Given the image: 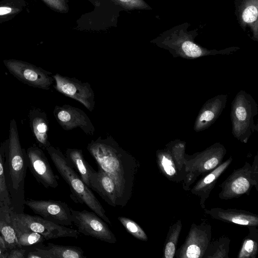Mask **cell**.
Returning a JSON list of instances; mask_svg holds the SVG:
<instances>
[{"instance_id":"35","label":"cell","mask_w":258,"mask_h":258,"mask_svg":"<svg viewBox=\"0 0 258 258\" xmlns=\"http://www.w3.org/2000/svg\"><path fill=\"white\" fill-rule=\"evenodd\" d=\"M45 5L53 11L67 13L69 11V7L64 0H42Z\"/></svg>"},{"instance_id":"22","label":"cell","mask_w":258,"mask_h":258,"mask_svg":"<svg viewBox=\"0 0 258 258\" xmlns=\"http://www.w3.org/2000/svg\"><path fill=\"white\" fill-rule=\"evenodd\" d=\"M12 211V209L9 206L0 204V233L9 250L21 248L13 227Z\"/></svg>"},{"instance_id":"10","label":"cell","mask_w":258,"mask_h":258,"mask_svg":"<svg viewBox=\"0 0 258 258\" xmlns=\"http://www.w3.org/2000/svg\"><path fill=\"white\" fill-rule=\"evenodd\" d=\"M70 209L73 224L80 233L109 243H115L117 241L114 234L106 222L95 212L86 210L77 211L72 208Z\"/></svg>"},{"instance_id":"2","label":"cell","mask_w":258,"mask_h":258,"mask_svg":"<svg viewBox=\"0 0 258 258\" xmlns=\"http://www.w3.org/2000/svg\"><path fill=\"white\" fill-rule=\"evenodd\" d=\"M6 181L15 213H24L25 180L28 167L26 151L22 148L17 125L14 119L10 122L8 140L2 148Z\"/></svg>"},{"instance_id":"3","label":"cell","mask_w":258,"mask_h":258,"mask_svg":"<svg viewBox=\"0 0 258 258\" xmlns=\"http://www.w3.org/2000/svg\"><path fill=\"white\" fill-rule=\"evenodd\" d=\"M190 24L185 22L160 34L151 42L165 49L174 57L192 59L209 55L231 54L240 49L232 46L220 50L209 49L195 42L197 29L187 31Z\"/></svg>"},{"instance_id":"17","label":"cell","mask_w":258,"mask_h":258,"mask_svg":"<svg viewBox=\"0 0 258 258\" xmlns=\"http://www.w3.org/2000/svg\"><path fill=\"white\" fill-rule=\"evenodd\" d=\"M89 188L97 192L109 206H118L116 185L112 178L98 167L90 174Z\"/></svg>"},{"instance_id":"30","label":"cell","mask_w":258,"mask_h":258,"mask_svg":"<svg viewBox=\"0 0 258 258\" xmlns=\"http://www.w3.org/2000/svg\"><path fill=\"white\" fill-rule=\"evenodd\" d=\"M229 243L227 237H221L214 243H210L203 257H228Z\"/></svg>"},{"instance_id":"18","label":"cell","mask_w":258,"mask_h":258,"mask_svg":"<svg viewBox=\"0 0 258 258\" xmlns=\"http://www.w3.org/2000/svg\"><path fill=\"white\" fill-rule=\"evenodd\" d=\"M235 14L238 23L245 31L249 28L252 40L258 41V0H235Z\"/></svg>"},{"instance_id":"27","label":"cell","mask_w":258,"mask_h":258,"mask_svg":"<svg viewBox=\"0 0 258 258\" xmlns=\"http://www.w3.org/2000/svg\"><path fill=\"white\" fill-rule=\"evenodd\" d=\"M25 0H2L0 1V24L9 21L25 8Z\"/></svg>"},{"instance_id":"9","label":"cell","mask_w":258,"mask_h":258,"mask_svg":"<svg viewBox=\"0 0 258 258\" xmlns=\"http://www.w3.org/2000/svg\"><path fill=\"white\" fill-rule=\"evenodd\" d=\"M11 215L19 225L41 234L45 240L62 237L77 238L80 235L77 230L46 220L38 215L32 216L24 213L18 214L13 211Z\"/></svg>"},{"instance_id":"12","label":"cell","mask_w":258,"mask_h":258,"mask_svg":"<svg viewBox=\"0 0 258 258\" xmlns=\"http://www.w3.org/2000/svg\"><path fill=\"white\" fill-rule=\"evenodd\" d=\"M25 205L35 214L46 220L65 226H70L73 224L71 207L65 202L51 200L26 199Z\"/></svg>"},{"instance_id":"5","label":"cell","mask_w":258,"mask_h":258,"mask_svg":"<svg viewBox=\"0 0 258 258\" xmlns=\"http://www.w3.org/2000/svg\"><path fill=\"white\" fill-rule=\"evenodd\" d=\"M257 115L258 104L255 99L245 91H239L232 101L230 113L234 137L246 143L258 132Z\"/></svg>"},{"instance_id":"32","label":"cell","mask_w":258,"mask_h":258,"mask_svg":"<svg viewBox=\"0 0 258 258\" xmlns=\"http://www.w3.org/2000/svg\"><path fill=\"white\" fill-rule=\"evenodd\" d=\"M117 219L126 231L135 238L144 241L148 240L146 233L136 222L123 216H119Z\"/></svg>"},{"instance_id":"16","label":"cell","mask_w":258,"mask_h":258,"mask_svg":"<svg viewBox=\"0 0 258 258\" xmlns=\"http://www.w3.org/2000/svg\"><path fill=\"white\" fill-rule=\"evenodd\" d=\"M227 98V94H219L205 102L196 118L194 130L202 132L214 124L225 108Z\"/></svg>"},{"instance_id":"1","label":"cell","mask_w":258,"mask_h":258,"mask_svg":"<svg viewBox=\"0 0 258 258\" xmlns=\"http://www.w3.org/2000/svg\"><path fill=\"white\" fill-rule=\"evenodd\" d=\"M87 149L98 167L107 173L116 185L118 206H126L132 197L139 162L121 148L111 137H98L87 145Z\"/></svg>"},{"instance_id":"4","label":"cell","mask_w":258,"mask_h":258,"mask_svg":"<svg viewBox=\"0 0 258 258\" xmlns=\"http://www.w3.org/2000/svg\"><path fill=\"white\" fill-rule=\"evenodd\" d=\"M45 150L49 155L57 171L68 184L71 198L76 203L85 204L105 222L111 225L102 205L90 188L83 182L78 174L69 165L67 158L58 148L50 145Z\"/></svg>"},{"instance_id":"28","label":"cell","mask_w":258,"mask_h":258,"mask_svg":"<svg viewBox=\"0 0 258 258\" xmlns=\"http://www.w3.org/2000/svg\"><path fill=\"white\" fill-rule=\"evenodd\" d=\"M181 228L182 224L180 220H178L170 227L165 241L164 257H174Z\"/></svg>"},{"instance_id":"8","label":"cell","mask_w":258,"mask_h":258,"mask_svg":"<svg viewBox=\"0 0 258 258\" xmlns=\"http://www.w3.org/2000/svg\"><path fill=\"white\" fill-rule=\"evenodd\" d=\"M3 62L13 76L30 86L48 90L54 81L51 72L29 62L15 59H5Z\"/></svg>"},{"instance_id":"14","label":"cell","mask_w":258,"mask_h":258,"mask_svg":"<svg viewBox=\"0 0 258 258\" xmlns=\"http://www.w3.org/2000/svg\"><path fill=\"white\" fill-rule=\"evenodd\" d=\"M28 167L37 181L46 188H55L58 185L56 175L43 152L36 145L31 146L26 151Z\"/></svg>"},{"instance_id":"19","label":"cell","mask_w":258,"mask_h":258,"mask_svg":"<svg viewBox=\"0 0 258 258\" xmlns=\"http://www.w3.org/2000/svg\"><path fill=\"white\" fill-rule=\"evenodd\" d=\"M232 161V157H229L208 174L204 175L191 189L190 191L193 195L200 198V205L202 208L205 209V202L209 198L218 178L230 165Z\"/></svg>"},{"instance_id":"6","label":"cell","mask_w":258,"mask_h":258,"mask_svg":"<svg viewBox=\"0 0 258 258\" xmlns=\"http://www.w3.org/2000/svg\"><path fill=\"white\" fill-rule=\"evenodd\" d=\"M226 154L225 147L220 143H216L189 157L186 155L183 189L188 190L200 175H205L222 163Z\"/></svg>"},{"instance_id":"39","label":"cell","mask_w":258,"mask_h":258,"mask_svg":"<svg viewBox=\"0 0 258 258\" xmlns=\"http://www.w3.org/2000/svg\"><path fill=\"white\" fill-rule=\"evenodd\" d=\"M67 3H68L69 2V0H64Z\"/></svg>"},{"instance_id":"21","label":"cell","mask_w":258,"mask_h":258,"mask_svg":"<svg viewBox=\"0 0 258 258\" xmlns=\"http://www.w3.org/2000/svg\"><path fill=\"white\" fill-rule=\"evenodd\" d=\"M29 124L38 147L42 150L51 145L48 138L49 121L46 113L38 108H33L28 114Z\"/></svg>"},{"instance_id":"29","label":"cell","mask_w":258,"mask_h":258,"mask_svg":"<svg viewBox=\"0 0 258 258\" xmlns=\"http://www.w3.org/2000/svg\"><path fill=\"white\" fill-rule=\"evenodd\" d=\"M185 142L179 139L172 141L167 144L170 149L177 168L183 174L184 177H185V168L184 164L186 156L185 152Z\"/></svg>"},{"instance_id":"23","label":"cell","mask_w":258,"mask_h":258,"mask_svg":"<svg viewBox=\"0 0 258 258\" xmlns=\"http://www.w3.org/2000/svg\"><path fill=\"white\" fill-rule=\"evenodd\" d=\"M35 250L41 258H86L84 250L80 247L61 245L48 243L44 247H37Z\"/></svg>"},{"instance_id":"36","label":"cell","mask_w":258,"mask_h":258,"mask_svg":"<svg viewBox=\"0 0 258 258\" xmlns=\"http://www.w3.org/2000/svg\"><path fill=\"white\" fill-rule=\"evenodd\" d=\"M26 251L25 249L20 247L12 249L9 251L8 258H24Z\"/></svg>"},{"instance_id":"7","label":"cell","mask_w":258,"mask_h":258,"mask_svg":"<svg viewBox=\"0 0 258 258\" xmlns=\"http://www.w3.org/2000/svg\"><path fill=\"white\" fill-rule=\"evenodd\" d=\"M257 156L252 165L245 162L244 166L235 170L221 185L219 197L222 200L238 198L249 194L254 185H257Z\"/></svg>"},{"instance_id":"26","label":"cell","mask_w":258,"mask_h":258,"mask_svg":"<svg viewBox=\"0 0 258 258\" xmlns=\"http://www.w3.org/2000/svg\"><path fill=\"white\" fill-rule=\"evenodd\" d=\"M12 220L16 238L21 248L22 246H28L40 243L45 240L44 237L41 234L22 227L13 218Z\"/></svg>"},{"instance_id":"37","label":"cell","mask_w":258,"mask_h":258,"mask_svg":"<svg viewBox=\"0 0 258 258\" xmlns=\"http://www.w3.org/2000/svg\"><path fill=\"white\" fill-rule=\"evenodd\" d=\"M9 250L4 242H0V258H8Z\"/></svg>"},{"instance_id":"25","label":"cell","mask_w":258,"mask_h":258,"mask_svg":"<svg viewBox=\"0 0 258 258\" xmlns=\"http://www.w3.org/2000/svg\"><path fill=\"white\" fill-rule=\"evenodd\" d=\"M65 156L69 165L78 174L83 182L89 187L90 176L94 169L85 160L83 151L76 148H68Z\"/></svg>"},{"instance_id":"20","label":"cell","mask_w":258,"mask_h":258,"mask_svg":"<svg viewBox=\"0 0 258 258\" xmlns=\"http://www.w3.org/2000/svg\"><path fill=\"white\" fill-rule=\"evenodd\" d=\"M205 211L214 219L249 227H256L258 216L247 211L237 209L213 208Z\"/></svg>"},{"instance_id":"33","label":"cell","mask_w":258,"mask_h":258,"mask_svg":"<svg viewBox=\"0 0 258 258\" xmlns=\"http://www.w3.org/2000/svg\"><path fill=\"white\" fill-rule=\"evenodd\" d=\"M0 204L6 205L11 208V200L7 186L4 167V156L0 148Z\"/></svg>"},{"instance_id":"15","label":"cell","mask_w":258,"mask_h":258,"mask_svg":"<svg viewBox=\"0 0 258 258\" xmlns=\"http://www.w3.org/2000/svg\"><path fill=\"white\" fill-rule=\"evenodd\" d=\"M53 113L57 122L64 130L80 128L88 135H94V126L87 114L80 108L68 104L56 105Z\"/></svg>"},{"instance_id":"34","label":"cell","mask_w":258,"mask_h":258,"mask_svg":"<svg viewBox=\"0 0 258 258\" xmlns=\"http://www.w3.org/2000/svg\"><path fill=\"white\" fill-rule=\"evenodd\" d=\"M125 10H151L152 8L144 0H110Z\"/></svg>"},{"instance_id":"11","label":"cell","mask_w":258,"mask_h":258,"mask_svg":"<svg viewBox=\"0 0 258 258\" xmlns=\"http://www.w3.org/2000/svg\"><path fill=\"white\" fill-rule=\"evenodd\" d=\"M53 77L55 82L53 87L57 91L79 102L89 111L93 110L95 105V94L89 83L58 73L53 75Z\"/></svg>"},{"instance_id":"38","label":"cell","mask_w":258,"mask_h":258,"mask_svg":"<svg viewBox=\"0 0 258 258\" xmlns=\"http://www.w3.org/2000/svg\"><path fill=\"white\" fill-rule=\"evenodd\" d=\"M0 242H4L5 243L4 240L2 237L1 233H0Z\"/></svg>"},{"instance_id":"24","label":"cell","mask_w":258,"mask_h":258,"mask_svg":"<svg viewBox=\"0 0 258 258\" xmlns=\"http://www.w3.org/2000/svg\"><path fill=\"white\" fill-rule=\"evenodd\" d=\"M156 159L160 170L166 178L176 182L183 181L184 177L177 168L167 145L156 151Z\"/></svg>"},{"instance_id":"13","label":"cell","mask_w":258,"mask_h":258,"mask_svg":"<svg viewBox=\"0 0 258 258\" xmlns=\"http://www.w3.org/2000/svg\"><path fill=\"white\" fill-rule=\"evenodd\" d=\"M211 226L203 223L192 224L184 243L178 249L179 258H202L210 243Z\"/></svg>"},{"instance_id":"31","label":"cell","mask_w":258,"mask_h":258,"mask_svg":"<svg viewBox=\"0 0 258 258\" xmlns=\"http://www.w3.org/2000/svg\"><path fill=\"white\" fill-rule=\"evenodd\" d=\"M257 250V232L253 233L250 229L249 234L243 240L237 257L238 258H255Z\"/></svg>"}]
</instances>
